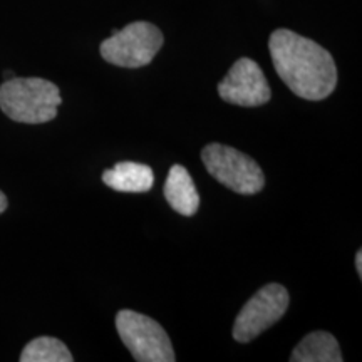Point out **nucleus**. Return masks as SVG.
<instances>
[{"instance_id":"11","label":"nucleus","mask_w":362,"mask_h":362,"mask_svg":"<svg viewBox=\"0 0 362 362\" xmlns=\"http://www.w3.org/2000/svg\"><path fill=\"white\" fill-rule=\"evenodd\" d=\"M71 351L56 337H37L24 347L21 362H72Z\"/></svg>"},{"instance_id":"13","label":"nucleus","mask_w":362,"mask_h":362,"mask_svg":"<svg viewBox=\"0 0 362 362\" xmlns=\"http://www.w3.org/2000/svg\"><path fill=\"white\" fill-rule=\"evenodd\" d=\"M7 205H8L7 197L2 192H0V214H4V211L7 210Z\"/></svg>"},{"instance_id":"9","label":"nucleus","mask_w":362,"mask_h":362,"mask_svg":"<svg viewBox=\"0 0 362 362\" xmlns=\"http://www.w3.org/2000/svg\"><path fill=\"white\" fill-rule=\"evenodd\" d=\"M104 185L121 193H146L155 183V173L148 165L121 161L103 173Z\"/></svg>"},{"instance_id":"12","label":"nucleus","mask_w":362,"mask_h":362,"mask_svg":"<svg viewBox=\"0 0 362 362\" xmlns=\"http://www.w3.org/2000/svg\"><path fill=\"white\" fill-rule=\"evenodd\" d=\"M356 269H357V274H359V277L362 279V252L361 250L356 253Z\"/></svg>"},{"instance_id":"5","label":"nucleus","mask_w":362,"mask_h":362,"mask_svg":"<svg viewBox=\"0 0 362 362\" xmlns=\"http://www.w3.org/2000/svg\"><path fill=\"white\" fill-rule=\"evenodd\" d=\"M116 329L138 362H173L176 359L168 334L151 317L134 310H119Z\"/></svg>"},{"instance_id":"3","label":"nucleus","mask_w":362,"mask_h":362,"mask_svg":"<svg viewBox=\"0 0 362 362\" xmlns=\"http://www.w3.org/2000/svg\"><path fill=\"white\" fill-rule=\"evenodd\" d=\"M202 160L208 173L240 194H255L265 187V175L253 158L238 149L211 143L203 148Z\"/></svg>"},{"instance_id":"8","label":"nucleus","mask_w":362,"mask_h":362,"mask_svg":"<svg viewBox=\"0 0 362 362\" xmlns=\"http://www.w3.org/2000/svg\"><path fill=\"white\" fill-rule=\"evenodd\" d=\"M165 198L175 211L183 216H193L200 206V194L188 170L181 165L171 166L165 181Z\"/></svg>"},{"instance_id":"2","label":"nucleus","mask_w":362,"mask_h":362,"mask_svg":"<svg viewBox=\"0 0 362 362\" xmlns=\"http://www.w3.org/2000/svg\"><path fill=\"white\" fill-rule=\"evenodd\" d=\"M61 103L57 86L42 78H11L0 86V110L16 123H49Z\"/></svg>"},{"instance_id":"1","label":"nucleus","mask_w":362,"mask_h":362,"mask_svg":"<svg viewBox=\"0 0 362 362\" xmlns=\"http://www.w3.org/2000/svg\"><path fill=\"white\" fill-rule=\"evenodd\" d=\"M272 62L293 94L322 101L337 86V67L329 51L288 29L274 30L269 40Z\"/></svg>"},{"instance_id":"7","label":"nucleus","mask_w":362,"mask_h":362,"mask_svg":"<svg viewBox=\"0 0 362 362\" xmlns=\"http://www.w3.org/2000/svg\"><path fill=\"white\" fill-rule=\"evenodd\" d=\"M218 94L226 103L247 107L262 106L272 98L264 71L253 59L248 57L238 59L230 67L226 78L218 84Z\"/></svg>"},{"instance_id":"4","label":"nucleus","mask_w":362,"mask_h":362,"mask_svg":"<svg viewBox=\"0 0 362 362\" xmlns=\"http://www.w3.org/2000/svg\"><path fill=\"white\" fill-rule=\"evenodd\" d=\"M161 30L149 22H133L123 30H115L110 39L103 40L99 52L110 64L138 69L148 66L163 47Z\"/></svg>"},{"instance_id":"10","label":"nucleus","mask_w":362,"mask_h":362,"mask_svg":"<svg viewBox=\"0 0 362 362\" xmlns=\"http://www.w3.org/2000/svg\"><path fill=\"white\" fill-rule=\"evenodd\" d=\"M292 362H342L337 339L325 330H315L305 336L291 356Z\"/></svg>"},{"instance_id":"6","label":"nucleus","mask_w":362,"mask_h":362,"mask_svg":"<svg viewBox=\"0 0 362 362\" xmlns=\"http://www.w3.org/2000/svg\"><path fill=\"white\" fill-rule=\"evenodd\" d=\"M287 288L280 284H269L262 287L250 300L243 305L233 324V339L247 344L270 329L285 315L288 309Z\"/></svg>"}]
</instances>
